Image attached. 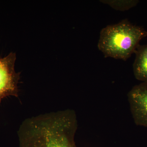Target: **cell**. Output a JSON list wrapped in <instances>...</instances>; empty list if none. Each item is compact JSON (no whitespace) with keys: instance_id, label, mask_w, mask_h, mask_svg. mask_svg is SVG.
Returning a JSON list of instances; mask_svg holds the SVG:
<instances>
[{"instance_id":"cell-2","label":"cell","mask_w":147,"mask_h":147,"mask_svg":"<svg viewBox=\"0 0 147 147\" xmlns=\"http://www.w3.org/2000/svg\"><path fill=\"white\" fill-rule=\"evenodd\" d=\"M146 36L144 29L125 19L101 30L98 47L105 58L126 61L135 53L140 40Z\"/></svg>"},{"instance_id":"cell-4","label":"cell","mask_w":147,"mask_h":147,"mask_svg":"<svg viewBox=\"0 0 147 147\" xmlns=\"http://www.w3.org/2000/svg\"><path fill=\"white\" fill-rule=\"evenodd\" d=\"M127 98L135 123L147 127V83L142 82L133 87Z\"/></svg>"},{"instance_id":"cell-3","label":"cell","mask_w":147,"mask_h":147,"mask_svg":"<svg viewBox=\"0 0 147 147\" xmlns=\"http://www.w3.org/2000/svg\"><path fill=\"white\" fill-rule=\"evenodd\" d=\"M16 59V53L13 52L0 59V104L7 96L18 97L20 73L14 69Z\"/></svg>"},{"instance_id":"cell-5","label":"cell","mask_w":147,"mask_h":147,"mask_svg":"<svg viewBox=\"0 0 147 147\" xmlns=\"http://www.w3.org/2000/svg\"><path fill=\"white\" fill-rule=\"evenodd\" d=\"M134 54L136 57L133 65L135 78L147 83V44L139 45Z\"/></svg>"},{"instance_id":"cell-1","label":"cell","mask_w":147,"mask_h":147,"mask_svg":"<svg viewBox=\"0 0 147 147\" xmlns=\"http://www.w3.org/2000/svg\"><path fill=\"white\" fill-rule=\"evenodd\" d=\"M77 128L76 113L70 109L32 117L18 129L19 147H77Z\"/></svg>"},{"instance_id":"cell-6","label":"cell","mask_w":147,"mask_h":147,"mask_svg":"<svg viewBox=\"0 0 147 147\" xmlns=\"http://www.w3.org/2000/svg\"><path fill=\"white\" fill-rule=\"evenodd\" d=\"M100 2L108 5L112 8L117 10L125 11L128 10L136 6L139 3L137 0H126V1H119V0H110V1H100Z\"/></svg>"}]
</instances>
